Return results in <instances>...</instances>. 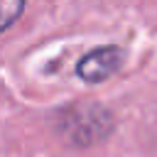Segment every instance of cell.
Returning <instances> with one entry per match:
<instances>
[{
  "mask_svg": "<svg viewBox=\"0 0 157 157\" xmlns=\"http://www.w3.org/2000/svg\"><path fill=\"white\" fill-rule=\"evenodd\" d=\"M123 64V49L120 47H101V49H93L88 52L78 66H76V74L86 81V83H98V81H105L108 76H113Z\"/></svg>",
  "mask_w": 157,
  "mask_h": 157,
  "instance_id": "1",
  "label": "cell"
},
{
  "mask_svg": "<svg viewBox=\"0 0 157 157\" xmlns=\"http://www.w3.org/2000/svg\"><path fill=\"white\" fill-rule=\"evenodd\" d=\"M25 10V0H0V32L7 29Z\"/></svg>",
  "mask_w": 157,
  "mask_h": 157,
  "instance_id": "2",
  "label": "cell"
}]
</instances>
